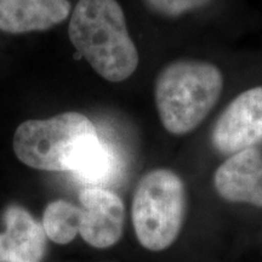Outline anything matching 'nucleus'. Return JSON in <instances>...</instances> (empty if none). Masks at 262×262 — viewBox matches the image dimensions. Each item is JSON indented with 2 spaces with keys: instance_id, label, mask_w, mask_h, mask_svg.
Here are the masks:
<instances>
[{
  "instance_id": "obj_10",
  "label": "nucleus",
  "mask_w": 262,
  "mask_h": 262,
  "mask_svg": "<svg viewBox=\"0 0 262 262\" xmlns=\"http://www.w3.org/2000/svg\"><path fill=\"white\" fill-rule=\"evenodd\" d=\"M119 171V157L98 134L90 136L80 146L70 170L79 181L100 188L114 181Z\"/></svg>"
},
{
  "instance_id": "obj_6",
  "label": "nucleus",
  "mask_w": 262,
  "mask_h": 262,
  "mask_svg": "<svg viewBox=\"0 0 262 262\" xmlns=\"http://www.w3.org/2000/svg\"><path fill=\"white\" fill-rule=\"evenodd\" d=\"M81 224L79 233L88 244L98 249L112 247L123 234L125 210L116 193L88 187L79 194Z\"/></svg>"
},
{
  "instance_id": "obj_12",
  "label": "nucleus",
  "mask_w": 262,
  "mask_h": 262,
  "mask_svg": "<svg viewBox=\"0 0 262 262\" xmlns=\"http://www.w3.org/2000/svg\"><path fill=\"white\" fill-rule=\"evenodd\" d=\"M209 2L210 0H148L153 9L160 14L171 16V17L203 8Z\"/></svg>"
},
{
  "instance_id": "obj_8",
  "label": "nucleus",
  "mask_w": 262,
  "mask_h": 262,
  "mask_svg": "<svg viewBox=\"0 0 262 262\" xmlns=\"http://www.w3.org/2000/svg\"><path fill=\"white\" fill-rule=\"evenodd\" d=\"M6 231L0 234V262H40L45 232L25 209L11 206L5 212Z\"/></svg>"
},
{
  "instance_id": "obj_5",
  "label": "nucleus",
  "mask_w": 262,
  "mask_h": 262,
  "mask_svg": "<svg viewBox=\"0 0 262 262\" xmlns=\"http://www.w3.org/2000/svg\"><path fill=\"white\" fill-rule=\"evenodd\" d=\"M262 140V86L239 94L212 129V145L224 155L253 148Z\"/></svg>"
},
{
  "instance_id": "obj_2",
  "label": "nucleus",
  "mask_w": 262,
  "mask_h": 262,
  "mask_svg": "<svg viewBox=\"0 0 262 262\" xmlns=\"http://www.w3.org/2000/svg\"><path fill=\"white\" fill-rule=\"evenodd\" d=\"M224 77L214 63L178 60L156 80L155 98L163 126L172 135H186L201 125L217 103Z\"/></svg>"
},
{
  "instance_id": "obj_3",
  "label": "nucleus",
  "mask_w": 262,
  "mask_h": 262,
  "mask_svg": "<svg viewBox=\"0 0 262 262\" xmlns=\"http://www.w3.org/2000/svg\"><path fill=\"white\" fill-rule=\"evenodd\" d=\"M133 224L142 247L169 248L181 231L186 215V188L176 172L157 169L140 180L133 201Z\"/></svg>"
},
{
  "instance_id": "obj_7",
  "label": "nucleus",
  "mask_w": 262,
  "mask_h": 262,
  "mask_svg": "<svg viewBox=\"0 0 262 262\" xmlns=\"http://www.w3.org/2000/svg\"><path fill=\"white\" fill-rule=\"evenodd\" d=\"M216 191L232 203L262 208V156L253 147L229 156L214 176Z\"/></svg>"
},
{
  "instance_id": "obj_1",
  "label": "nucleus",
  "mask_w": 262,
  "mask_h": 262,
  "mask_svg": "<svg viewBox=\"0 0 262 262\" xmlns=\"http://www.w3.org/2000/svg\"><path fill=\"white\" fill-rule=\"evenodd\" d=\"M74 48L101 77L112 83L127 79L139 64V52L116 0H79L70 22Z\"/></svg>"
},
{
  "instance_id": "obj_4",
  "label": "nucleus",
  "mask_w": 262,
  "mask_h": 262,
  "mask_svg": "<svg viewBox=\"0 0 262 262\" xmlns=\"http://www.w3.org/2000/svg\"><path fill=\"white\" fill-rule=\"evenodd\" d=\"M97 134L89 118L68 112L45 120H27L16 130L14 149L31 168L45 171H70L79 147Z\"/></svg>"
},
{
  "instance_id": "obj_9",
  "label": "nucleus",
  "mask_w": 262,
  "mask_h": 262,
  "mask_svg": "<svg viewBox=\"0 0 262 262\" xmlns=\"http://www.w3.org/2000/svg\"><path fill=\"white\" fill-rule=\"evenodd\" d=\"M68 0H0V29L9 33L44 31L70 14Z\"/></svg>"
},
{
  "instance_id": "obj_11",
  "label": "nucleus",
  "mask_w": 262,
  "mask_h": 262,
  "mask_svg": "<svg viewBox=\"0 0 262 262\" xmlns=\"http://www.w3.org/2000/svg\"><path fill=\"white\" fill-rule=\"evenodd\" d=\"M80 208L66 201L52 202L45 209L42 227L45 234L57 244H67L80 231Z\"/></svg>"
}]
</instances>
